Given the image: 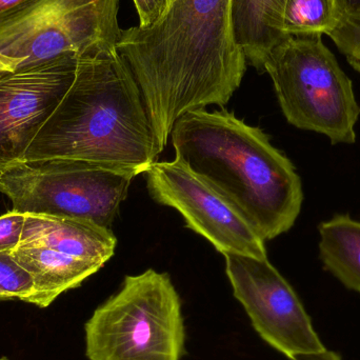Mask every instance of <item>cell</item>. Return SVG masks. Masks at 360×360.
<instances>
[{
    "mask_svg": "<svg viewBox=\"0 0 360 360\" xmlns=\"http://www.w3.org/2000/svg\"><path fill=\"white\" fill-rule=\"evenodd\" d=\"M233 0H170L151 27L122 30L117 50L145 103L158 151L188 112L224 107L243 82L247 59L235 37Z\"/></svg>",
    "mask_w": 360,
    "mask_h": 360,
    "instance_id": "cell-1",
    "label": "cell"
},
{
    "mask_svg": "<svg viewBox=\"0 0 360 360\" xmlns=\"http://www.w3.org/2000/svg\"><path fill=\"white\" fill-rule=\"evenodd\" d=\"M160 154L139 84L113 50L77 57L71 84L30 143L25 162L84 160L137 176Z\"/></svg>",
    "mask_w": 360,
    "mask_h": 360,
    "instance_id": "cell-2",
    "label": "cell"
},
{
    "mask_svg": "<svg viewBox=\"0 0 360 360\" xmlns=\"http://www.w3.org/2000/svg\"><path fill=\"white\" fill-rule=\"evenodd\" d=\"M175 158L221 195L264 241L287 233L304 202L291 160L232 113L188 112L171 133Z\"/></svg>",
    "mask_w": 360,
    "mask_h": 360,
    "instance_id": "cell-3",
    "label": "cell"
},
{
    "mask_svg": "<svg viewBox=\"0 0 360 360\" xmlns=\"http://www.w3.org/2000/svg\"><path fill=\"white\" fill-rule=\"evenodd\" d=\"M89 360H181V300L167 273L129 275L84 325Z\"/></svg>",
    "mask_w": 360,
    "mask_h": 360,
    "instance_id": "cell-4",
    "label": "cell"
},
{
    "mask_svg": "<svg viewBox=\"0 0 360 360\" xmlns=\"http://www.w3.org/2000/svg\"><path fill=\"white\" fill-rule=\"evenodd\" d=\"M264 72L290 124L323 135L332 145L355 143L360 107L323 36L288 37L271 51Z\"/></svg>",
    "mask_w": 360,
    "mask_h": 360,
    "instance_id": "cell-5",
    "label": "cell"
},
{
    "mask_svg": "<svg viewBox=\"0 0 360 360\" xmlns=\"http://www.w3.org/2000/svg\"><path fill=\"white\" fill-rule=\"evenodd\" d=\"M120 0H27L0 15V59L11 71L65 55L117 50Z\"/></svg>",
    "mask_w": 360,
    "mask_h": 360,
    "instance_id": "cell-6",
    "label": "cell"
},
{
    "mask_svg": "<svg viewBox=\"0 0 360 360\" xmlns=\"http://www.w3.org/2000/svg\"><path fill=\"white\" fill-rule=\"evenodd\" d=\"M135 175L84 160L23 162L0 175V192L22 213L70 216L111 230Z\"/></svg>",
    "mask_w": 360,
    "mask_h": 360,
    "instance_id": "cell-7",
    "label": "cell"
},
{
    "mask_svg": "<svg viewBox=\"0 0 360 360\" xmlns=\"http://www.w3.org/2000/svg\"><path fill=\"white\" fill-rule=\"evenodd\" d=\"M224 256L235 298L269 346L290 359L325 350L302 300L268 257Z\"/></svg>",
    "mask_w": 360,
    "mask_h": 360,
    "instance_id": "cell-8",
    "label": "cell"
},
{
    "mask_svg": "<svg viewBox=\"0 0 360 360\" xmlns=\"http://www.w3.org/2000/svg\"><path fill=\"white\" fill-rule=\"evenodd\" d=\"M146 175L154 200L177 210L186 226L205 237L222 255L268 257L266 241L255 229L179 160L155 162Z\"/></svg>",
    "mask_w": 360,
    "mask_h": 360,
    "instance_id": "cell-9",
    "label": "cell"
},
{
    "mask_svg": "<svg viewBox=\"0 0 360 360\" xmlns=\"http://www.w3.org/2000/svg\"><path fill=\"white\" fill-rule=\"evenodd\" d=\"M77 57L0 72V175L25 162L30 143L71 84Z\"/></svg>",
    "mask_w": 360,
    "mask_h": 360,
    "instance_id": "cell-10",
    "label": "cell"
},
{
    "mask_svg": "<svg viewBox=\"0 0 360 360\" xmlns=\"http://www.w3.org/2000/svg\"><path fill=\"white\" fill-rule=\"evenodd\" d=\"M25 217L21 247L46 248L103 266L114 255L115 235L94 222L41 213H25Z\"/></svg>",
    "mask_w": 360,
    "mask_h": 360,
    "instance_id": "cell-11",
    "label": "cell"
},
{
    "mask_svg": "<svg viewBox=\"0 0 360 360\" xmlns=\"http://www.w3.org/2000/svg\"><path fill=\"white\" fill-rule=\"evenodd\" d=\"M14 259L33 279L34 291L27 304L48 308L58 296L80 287L103 266L90 260L41 247H19L11 251Z\"/></svg>",
    "mask_w": 360,
    "mask_h": 360,
    "instance_id": "cell-12",
    "label": "cell"
},
{
    "mask_svg": "<svg viewBox=\"0 0 360 360\" xmlns=\"http://www.w3.org/2000/svg\"><path fill=\"white\" fill-rule=\"evenodd\" d=\"M283 0H233L235 37L247 63L264 72L266 57L287 39L281 31Z\"/></svg>",
    "mask_w": 360,
    "mask_h": 360,
    "instance_id": "cell-13",
    "label": "cell"
},
{
    "mask_svg": "<svg viewBox=\"0 0 360 360\" xmlns=\"http://www.w3.org/2000/svg\"><path fill=\"white\" fill-rule=\"evenodd\" d=\"M323 268L342 285L360 294V221L336 214L319 226Z\"/></svg>",
    "mask_w": 360,
    "mask_h": 360,
    "instance_id": "cell-14",
    "label": "cell"
},
{
    "mask_svg": "<svg viewBox=\"0 0 360 360\" xmlns=\"http://www.w3.org/2000/svg\"><path fill=\"white\" fill-rule=\"evenodd\" d=\"M340 18L334 0H283L281 31L285 37L329 35Z\"/></svg>",
    "mask_w": 360,
    "mask_h": 360,
    "instance_id": "cell-15",
    "label": "cell"
},
{
    "mask_svg": "<svg viewBox=\"0 0 360 360\" xmlns=\"http://www.w3.org/2000/svg\"><path fill=\"white\" fill-rule=\"evenodd\" d=\"M33 291L30 273L14 259L11 252H0V302L13 300L27 302Z\"/></svg>",
    "mask_w": 360,
    "mask_h": 360,
    "instance_id": "cell-16",
    "label": "cell"
},
{
    "mask_svg": "<svg viewBox=\"0 0 360 360\" xmlns=\"http://www.w3.org/2000/svg\"><path fill=\"white\" fill-rule=\"evenodd\" d=\"M328 36L348 63L360 73V20L340 16L338 25Z\"/></svg>",
    "mask_w": 360,
    "mask_h": 360,
    "instance_id": "cell-17",
    "label": "cell"
},
{
    "mask_svg": "<svg viewBox=\"0 0 360 360\" xmlns=\"http://www.w3.org/2000/svg\"><path fill=\"white\" fill-rule=\"evenodd\" d=\"M25 218V213L16 210L0 215V252H11L18 247Z\"/></svg>",
    "mask_w": 360,
    "mask_h": 360,
    "instance_id": "cell-18",
    "label": "cell"
},
{
    "mask_svg": "<svg viewBox=\"0 0 360 360\" xmlns=\"http://www.w3.org/2000/svg\"><path fill=\"white\" fill-rule=\"evenodd\" d=\"M139 17V27H151L160 20L168 8L170 0H133Z\"/></svg>",
    "mask_w": 360,
    "mask_h": 360,
    "instance_id": "cell-19",
    "label": "cell"
},
{
    "mask_svg": "<svg viewBox=\"0 0 360 360\" xmlns=\"http://www.w3.org/2000/svg\"><path fill=\"white\" fill-rule=\"evenodd\" d=\"M340 16L360 20V0H334Z\"/></svg>",
    "mask_w": 360,
    "mask_h": 360,
    "instance_id": "cell-20",
    "label": "cell"
},
{
    "mask_svg": "<svg viewBox=\"0 0 360 360\" xmlns=\"http://www.w3.org/2000/svg\"><path fill=\"white\" fill-rule=\"evenodd\" d=\"M291 360H342V359L338 353L326 348L325 350L317 351V352L297 355Z\"/></svg>",
    "mask_w": 360,
    "mask_h": 360,
    "instance_id": "cell-21",
    "label": "cell"
},
{
    "mask_svg": "<svg viewBox=\"0 0 360 360\" xmlns=\"http://www.w3.org/2000/svg\"><path fill=\"white\" fill-rule=\"evenodd\" d=\"M27 0H0V15L14 10L20 4H25Z\"/></svg>",
    "mask_w": 360,
    "mask_h": 360,
    "instance_id": "cell-22",
    "label": "cell"
},
{
    "mask_svg": "<svg viewBox=\"0 0 360 360\" xmlns=\"http://www.w3.org/2000/svg\"><path fill=\"white\" fill-rule=\"evenodd\" d=\"M4 71H11V70L8 69V68L6 67V63H4V61H2L1 59H0V72Z\"/></svg>",
    "mask_w": 360,
    "mask_h": 360,
    "instance_id": "cell-23",
    "label": "cell"
},
{
    "mask_svg": "<svg viewBox=\"0 0 360 360\" xmlns=\"http://www.w3.org/2000/svg\"><path fill=\"white\" fill-rule=\"evenodd\" d=\"M0 360H10L8 357H0Z\"/></svg>",
    "mask_w": 360,
    "mask_h": 360,
    "instance_id": "cell-24",
    "label": "cell"
}]
</instances>
